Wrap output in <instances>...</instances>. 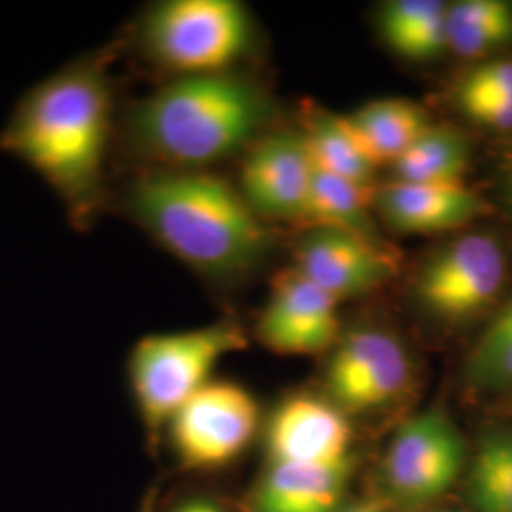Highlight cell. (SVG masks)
Instances as JSON below:
<instances>
[{"instance_id": "obj_25", "label": "cell", "mask_w": 512, "mask_h": 512, "mask_svg": "<svg viewBox=\"0 0 512 512\" xmlns=\"http://www.w3.org/2000/svg\"><path fill=\"white\" fill-rule=\"evenodd\" d=\"M458 93L495 95L512 101V61H494L478 67L463 78Z\"/></svg>"}, {"instance_id": "obj_18", "label": "cell", "mask_w": 512, "mask_h": 512, "mask_svg": "<svg viewBox=\"0 0 512 512\" xmlns=\"http://www.w3.org/2000/svg\"><path fill=\"white\" fill-rule=\"evenodd\" d=\"M471 160L465 135L446 126H429L393 164L395 181L463 183Z\"/></svg>"}, {"instance_id": "obj_20", "label": "cell", "mask_w": 512, "mask_h": 512, "mask_svg": "<svg viewBox=\"0 0 512 512\" xmlns=\"http://www.w3.org/2000/svg\"><path fill=\"white\" fill-rule=\"evenodd\" d=\"M304 143L315 169L349 181L372 184L376 167L349 137L338 114L317 112L308 124Z\"/></svg>"}, {"instance_id": "obj_6", "label": "cell", "mask_w": 512, "mask_h": 512, "mask_svg": "<svg viewBox=\"0 0 512 512\" xmlns=\"http://www.w3.org/2000/svg\"><path fill=\"white\" fill-rule=\"evenodd\" d=\"M167 427L184 469H220L238 459L255 437L258 404L243 385L211 380L181 406Z\"/></svg>"}, {"instance_id": "obj_27", "label": "cell", "mask_w": 512, "mask_h": 512, "mask_svg": "<svg viewBox=\"0 0 512 512\" xmlns=\"http://www.w3.org/2000/svg\"><path fill=\"white\" fill-rule=\"evenodd\" d=\"M137 512H156V490H150Z\"/></svg>"}, {"instance_id": "obj_12", "label": "cell", "mask_w": 512, "mask_h": 512, "mask_svg": "<svg viewBox=\"0 0 512 512\" xmlns=\"http://www.w3.org/2000/svg\"><path fill=\"white\" fill-rule=\"evenodd\" d=\"M338 329V300L298 270L275 281L274 293L258 321L262 344L281 355L325 351L332 346Z\"/></svg>"}, {"instance_id": "obj_2", "label": "cell", "mask_w": 512, "mask_h": 512, "mask_svg": "<svg viewBox=\"0 0 512 512\" xmlns=\"http://www.w3.org/2000/svg\"><path fill=\"white\" fill-rule=\"evenodd\" d=\"M110 209L217 285L249 274L270 249L241 190L211 171H141L114 188Z\"/></svg>"}, {"instance_id": "obj_29", "label": "cell", "mask_w": 512, "mask_h": 512, "mask_svg": "<svg viewBox=\"0 0 512 512\" xmlns=\"http://www.w3.org/2000/svg\"><path fill=\"white\" fill-rule=\"evenodd\" d=\"M505 194H507V202H509L512 209V164L509 171H507V179H505Z\"/></svg>"}, {"instance_id": "obj_13", "label": "cell", "mask_w": 512, "mask_h": 512, "mask_svg": "<svg viewBox=\"0 0 512 512\" xmlns=\"http://www.w3.org/2000/svg\"><path fill=\"white\" fill-rule=\"evenodd\" d=\"M351 427L340 406L311 395L281 404L268 427L274 463L329 465L348 461Z\"/></svg>"}, {"instance_id": "obj_10", "label": "cell", "mask_w": 512, "mask_h": 512, "mask_svg": "<svg viewBox=\"0 0 512 512\" xmlns=\"http://www.w3.org/2000/svg\"><path fill=\"white\" fill-rule=\"evenodd\" d=\"M410 363L403 346L382 330L349 334L330 361V393L340 408L363 412L393 403L408 385Z\"/></svg>"}, {"instance_id": "obj_8", "label": "cell", "mask_w": 512, "mask_h": 512, "mask_svg": "<svg viewBox=\"0 0 512 512\" xmlns=\"http://www.w3.org/2000/svg\"><path fill=\"white\" fill-rule=\"evenodd\" d=\"M507 277V256L488 234L456 239L420 272L421 304L444 319H465L490 306Z\"/></svg>"}, {"instance_id": "obj_26", "label": "cell", "mask_w": 512, "mask_h": 512, "mask_svg": "<svg viewBox=\"0 0 512 512\" xmlns=\"http://www.w3.org/2000/svg\"><path fill=\"white\" fill-rule=\"evenodd\" d=\"M169 512H226L224 507L219 505L211 497H188L173 505Z\"/></svg>"}, {"instance_id": "obj_23", "label": "cell", "mask_w": 512, "mask_h": 512, "mask_svg": "<svg viewBox=\"0 0 512 512\" xmlns=\"http://www.w3.org/2000/svg\"><path fill=\"white\" fill-rule=\"evenodd\" d=\"M446 4L437 0H395L387 4L382 14V33L385 42L399 54V50L431 21L446 12Z\"/></svg>"}, {"instance_id": "obj_21", "label": "cell", "mask_w": 512, "mask_h": 512, "mask_svg": "<svg viewBox=\"0 0 512 512\" xmlns=\"http://www.w3.org/2000/svg\"><path fill=\"white\" fill-rule=\"evenodd\" d=\"M469 495L482 512H512L511 435H492L480 444L469 476Z\"/></svg>"}, {"instance_id": "obj_4", "label": "cell", "mask_w": 512, "mask_h": 512, "mask_svg": "<svg viewBox=\"0 0 512 512\" xmlns=\"http://www.w3.org/2000/svg\"><path fill=\"white\" fill-rule=\"evenodd\" d=\"M152 67L173 78L228 74L247 55L253 23L238 0H164L122 35Z\"/></svg>"}, {"instance_id": "obj_22", "label": "cell", "mask_w": 512, "mask_h": 512, "mask_svg": "<svg viewBox=\"0 0 512 512\" xmlns=\"http://www.w3.org/2000/svg\"><path fill=\"white\" fill-rule=\"evenodd\" d=\"M469 384L482 391L512 387V300L480 336L465 366Z\"/></svg>"}, {"instance_id": "obj_1", "label": "cell", "mask_w": 512, "mask_h": 512, "mask_svg": "<svg viewBox=\"0 0 512 512\" xmlns=\"http://www.w3.org/2000/svg\"><path fill=\"white\" fill-rule=\"evenodd\" d=\"M122 37L76 55L21 93L0 126V152L29 169L88 234L110 211L120 92L116 63Z\"/></svg>"}, {"instance_id": "obj_15", "label": "cell", "mask_w": 512, "mask_h": 512, "mask_svg": "<svg viewBox=\"0 0 512 512\" xmlns=\"http://www.w3.org/2000/svg\"><path fill=\"white\" fill-rule=\"evenodd\" d=\"M349 459L329 465L274 463L253 495L255 512H336L346 494Z\"/></svg>"}, {"instance_id": "obj_11", "label": "cell", "mask_w": 512, "mask_h": 512, "mask_svg": "<svg viewBox=\"0 0 512 512\" xmlns=\"http://www.w3.org/2000/svg\"><path fill=\"white\" fill-rule=\"evenodd\" d=\"M313 171L304 137L272 135L249 150L239 190L260 219L304 220Z\"/></svg>"}, {"instance_id": "obj_9", "label": "cell", "mask_w": 512, "mask_h": 512, "mask_svg": "<svg viewBox=\"0 0 512 512\" xmlns=\"http://www.w3.org/2000/svg\"><path fill=\"white\" fill-rule=\"evenodd\" d=\"M296 270L340 302L384 287L399 262L376 238L315 228L296 251Z\"/></svg>"}, {"instance_id": "obj_3", "label": "cell", "mask_w": 512, "mask_h": 512, "mask_svg": "<svg viewBox=\"0 0 512 512\" xmlns=\"http://www.w3.org/2000/svg\"><path fill=\"white\" fill-rule=\"evenodd\" d=\"M264 93L238 74L173 78L120 112L118 148L145 171H209L266 124Z\"/></svg>"}, {"instance_id": "obj_19", "label": "cell", "mask_w": 512, "mask_h": 512, "mask_svg": "<svg viewBox=\"0 0 512 512\" xmlns=\"http://www.w3.org/2000/svg\"><path fill=\"white\" fill-rule=\"evenodd\" d=\"M448 48L461 57L488 54L512 42V6L503 0H463L446 12Z\"/></svg>"}, {"instance_id": "obj_7", "label": "cell", "mask_w": 512, "mask_h": 512, "mask_svg": "<svg viewBox=\"0 0 512 512\" xmlns=\"http://www.w3.org/2000/svg\"><path fill=\"white\" fill-rule=\"evenodd\" d=\"M463 463L465 444L456 425L429 410L397 431L385 456V484L404 503L425 505L454 486Z\"/></svg>"}, {"instance_id": "obj_28", "label": "cell", "mask_w": 512, "mask_h": 512, "mask_svg": "<svg viewBox=\"0 0 512 512\" xmlns=\"http://www.w3.org/2000/svg\"><path fill=\"white\" fill-rule=\"evenodd\" d=\"M342 512H384L380 507L376 505H370V503H363V505H355V507H349L346 511Z\"/></svg>"}, {"instance_id": "obj_24", "label": "cell", "mask_w": 512, "mask_h": 512, "mask_svg": "<svg viewBox=\"0 0 512 512\" xmlns=\"http://www.w3.org/2000/svg\"><path fill=\"white\" fill-rule=\"evenodd\" d=\"M459 107L482 126L494 129H512V101L480 95V93H458Z\"/></svg>"}, {"instance_id": "obj_17", "label": "cell", "mask_w": 512, "mask_h": 512, "mask_svg": "<svg viewBox=\"0 0 512 512\" xmlns=\"http://www.w3.org/2000/svg\"><path fill=\"white\" fill-rule=\"evenodd\" d=\"M376 192L372 184L349 181L315 169L304 220L315 228L376 238L370 215L372 207H376Z\"/></svg>"}, {"instance_id": "obj_16", "label": "cell", "mask_w": 512, "mask_h": 512, "mask_svg": "<svg viewBox=\"0 0 512 512\" xmlns=\"http://www.w3.org/2000/svg\"><path fill=\"white\" fill-rule=\"evenodd\" d=\"M338 118L374 167L395 164L431 126L427 112L404 99L372 101Z\"/></svg>"}, {"instance_id": "obj_14", "label": "cell", "mask_w": 512, "mask_h": 512, "mask_svg": "<svg viewBox=\"0 0 512 512\" xmlns=\"http://www.w3.org/2000/svg\"><path fill=\"white\" fill-rule=\"evenodd\" d=\"M376 207L391 228L404 234L456 230L486 211V203L463 183L393 181L376 192Z\"/></svg>"}, {"instance_id": "obj_5", "label": "cell", "mask_w": 512, "mask_h": 512, "mask_svg": "<svg viewBox=\"0 0 512 512\" xmlns=\"http://www.w3.org/2000/svg\"><path fill=\"white\" fill-rule=\"evenodd\" d=\"M247 344L241 325L220 319L196 329L152 332L131 346L126 361L129 393L150 446L181 406L211 382L220 361Z\"/></svg>"}]
</instances>
